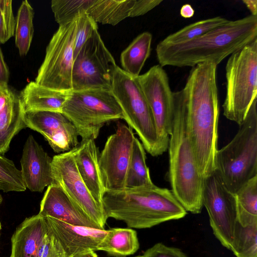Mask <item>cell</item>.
<instances>
[{
    "label": "cell",
    "mask_w": 257,
    "mask_h": 257,
    "mask_svg": "<svg viewBox=\"0 0 257 257\" xmlns=\"http://www.w3.org/2000/svg\"><path fill=\"white\" fill-rule=\"evenodd\" d=\"M217 66L214 62H206L191 67L182 89L190 137L198 170L204 179L215 172L218 150Z\"/></svg>",
    "instance_id": "6da1fadb"
},
{
    "label": "cell",
    "mask_w": 257,
    "mask_h": 257,
    "mask_svg": "<svg viewBox=\"0 0 257 257\" xmlns=\"http://www.w3.org/2000/svg\"><path fill=\"white\" fill-rule=\"evenodd\" d=\"M257 39V16H247L211 30L189 41L177 44L159 43L157 60L162 67H191L225 58Z\"/></svg>",
    "instance_id": "7a4b0ae2"
},
{
    "label": "cell",
    "mask_w": 257,
    "mask_h": 257,
    "mask_svg": "<svg viewBox=\"0 0 257 257\" xmlns=\"http://www.w3.org/2000/svg\"><path fill=\"white\" fill-rule=\"evenodd\" d=\"M174 112L169 150L168 179L171 191L186 210L200 213L204 179L197 165L187 124L183 91L173 92Z\"/></svg>",
    "instance_id": "3957f363"
},
{
    "label": "cell",
    "mask_w": 257,
    "mask_h": 257,
    "mask_svg": "<svg viewBox=\"0 0 257 257\" xmlns=\"http://www.w3.org/2000/svg\"><path fill=\"white\" fill-rule=\"evenodd\" d=\"M103 207L107 218L122 221L128 228H150L184 217L186 210L171 190L154 183L119 191L105 192Z\"/></svg>",
    "instance_id": "277c9868"
},
{
    "label": "cell",
    "mask_w": 257,
    "mask_h": 257,
    "mask_svg": "<svg viewBox=\"0 0 257 257\" xmlns=\"http://www.w3.org/2000/svg\"><path fill=\"white\" fill-rule=\"evenodd\" d=\"M256 101L252 103L233 138L216 154L215 172L234 194L257 176Z\"/></svg>",
    "instance_id": "5b68a950"
},
{
    "label": "cell",
    "mask_w": 257,
    "mask_h": 257,
    "mask_svg": "<svg viewBox=\"0 0 257 257\" xmlns=\"http://www.w3.org/2000/svg\"><path fill=\"white\" fill-rule=\"evenodd\" d=\"M223 115L240 125L257 99V39L229 56Z\"/></svg>",
    "instance_id": "8992f818"
},
{
    "label": "cell",
    "mask_w": 257,
    "mask_h": 257,
    "mask_svg": "<svg viewBox=\"0 0 257 257\" xmlns=\"http://www.w3.org/2000/svg\"><path fill=\"white\" fill-rule=\"evenodd\" d=\"M111 91L121 109L123 119L135 131L145 150L154 157L162 155L166 150L159 138L152 111L138 78L117 66Z\"/></svg>",
    "instance_id": "52a82bcc"
},
{
    "label": "cell",
    "mask_w": 257,
    "mask_h": 257,
    "mask_svg": "<svg viewBox=\"0 0 257 257\" xmlns=\"http://www.w3.org/2000/svg\"><path fill=\"white\" fill-rule=\"evenodd\" d=\"M61 112L82 140L96 139L104 124L123 118L112 91L102 89L70 91Z\"/></svg>",
    "instance_id": "ba28073f"
},
{
    "label": "cell",
    "mask_w": 257,
    "mask_h": 257,
    "mask_svg": "<svg viewBox=\"0 0 257 257\" xmlns=\"http://www.w3.org/2000/svg\"><path fill=\"white\" fill-rule=\"evenodd\" d=\"M77 18L59 26L46 50L35 82L61 91L72 90V68Z\"/></svg>",
    "instance_id": "9c48e42d"
},
{
    "label": "cell",
    "mask_w": 257,
    "mask_h": 257,
    "mask_svg": "<svg viewBox=\"0 0 257 257\" xmlns=\"http://www.w3.org/2000/svg\"><path fill=\"white\" fill-rule=\"evenodd\" d=\"M117 66L98 30L95 31L74 59L72 91H111L113 75Z\"/></svg>",
    "instance_id": "30bf717a"
},
{
    "label": "cell",
    "mask_w": 257,
    "mask_h": 257,
    "mask_svg": "<svg viewBox=\"0 0 257 257\" xmlns=\"http://www.w3.org/2000/svg\"><path fill=\"white\" fill-rule=\"evenodd\" d=\"M202 202L214 235L224 247L230 249L237 222L235 194L228 189L215 172L204 179Z\"/></svg>",
    "instance_id": "8fae6325"
},
{
    "label": "cell",
    "mask_w": 257,
    "mask_h": 257,
    "mask_svg": "<svg viewBox=\"0 0 257 257\" xmlns=\"http://www.w3.org/2000/svg\"><path fill=\"white\" fill-rule=\"evenodd\" d=\"M99 153L98 163L105 192L125 189V180L135 138L133 129L118 122Z\"/></svg>",
    "instance_id": "7c38bea8"
},
{
    "label": "cell",
    "mask_w": 257,
    "mask_h": 257,
    "mask_svg": "<svg viewBox=\"0 0 257 257\" xmlns=\"http://www.w3.org/2000/svg\"><path fill=\"white\" fill-rule=\"evenodd\" d=\"M137 78L152 111L160 141L167 151L174 112L173 92L168 75L158 64Z\"/></svg>",
    "instance_id": "4fadbf2b"
},
{
    "label": "cell",
    "mask_w": 257,
    "mask_h": 257,
    "mask_svg": "<svg viewBox=\"0 0 257 257\" xmlns=\"http://www.w3.org/2000/svg\"><path fill=\"white\" fill-rule=\"evenodd\" d=\"M52 173L55 184L102 229L108 219L103 206L98 203L81 178L73 157L72 150L54 156Z\"/></svg>",
    "instance_id": "5bb4252c"
},
{
    "label": "cell",
    "mask_w": 257,
    "mask_h": 257,
    "mask_svg": "<svg viewBox=\"0 0 257 257\" xmlns=\"http://www.w3.org/2000/svg\"><path fill=\"white\" fill-rule=\"evenodd\" d=\"M27 127L42 135L53 151L69 152L79 144L78 134L73 123L60 112H25Z\"/></svg>",
    "instance_id": "9a60e30c"
},
{
    "label": "cell",
    "mask_w": 257,
    "mask_h": 257,
    "mask_svg": "<svg viewBox=\"0 0 257 257\" xmlns=\"http://www.w3.org/2000/svg\"><path fill=\"white\" fill-rule=\"evenodd\" d=\"M45 217L48 230L58 240L66 257L96 251L108 232V230L73 225L52 217Z\"/></svg>",
    "instance_id": "2e32d148"
},
{
    "label": "cell",
    "mask_w": 257,
    "mask_h": 257,
    "mask_svg": "<svg viewBox=\"0 0 257 257\" xmlns=\"http://www.w3.org/2000/svg\"><path fill=\"white\" fill-rule=\"evenodd\" d=\"M51 158L30 135L24 146L21 159V174L26 188L32 192H41L55 183L52 173Z\"/></svg>",
    "instance_id": "e0dca14e"
},
{
    "label": "cell",
    "mask_w": 257,
    "mask_h": 257,
    "mask_svg": "<svg viewBox=\"0 0 257 257\" xmlns=\"http://www.w3.org/2000/svg\"><path fill=\"white\" fill-rule=\"evenodd\" d=\"M39 213L73 225L102 229L55 183L48 186Z\"/></svg>",
    "instance_id": "ac0fdd59"
},
{
    "label": "cell",
    "mask_w": 257,
    "mask_h": 257,
    "mask_svg": "<svg viewBox=\"0 0 257 257\" xmlns=\"http://www.w3.org/2000/svg\"><path fill=\"white\" fill-rule=\"evenodd\" d=\"M72 151L81 178L96 201L103 206L105 191L99 167V150L94 140H82Z\"/></svg>",
    "instance_id": "d6986e66"
},
{
    "label": "cell",
    "mask_w": 257,
    "mask_h": 257,
    "mask_svg": "<svg viewBox=\"0 0 257 257\" xmlns=\"http://www.w3.org/2000/svg\"><path fill=\"white\" fill-rule=\"evenodd\" d=\"M47 230L45 217L40 213L26 218L11 237L10 257H38L41 241Z\"/></svg>",
    "instance_id": "ffe728a7"
},
{
    "label": "cell",
    "mask_w": 257,
    "mask_h": 257,
    "mask_svg": "<svg viewBox=\"0 0 257 257\" xmlns=\"http://www.w3.org/2000/svg\"><path fill=\"white\" fill-rule=\"evenodd\" d=\"M70 92L52 89L32 81L22 90L19 99L25 112H61Z\"/></svg>",
    "instance_id": "44dd1931"
},
{
    "label": "cell",
    "mask_w": 257,
    "mask_h": 257,
    "mask_svg": "<svg viewBox=\"0 0 257 257\" xmlns=\"http://www.w3.org/2000/svg\"><path fill=\"white\" fill-rule=\"evenodd\" d=\"M25 111L13 93L4 107L0 110V155L6 153L14 137L27 127Z\"/></svg>",
    "instance_id": "7402d4cb"
},
{
    "label": "cell",
    "mask_w": 257,
    "mask_h": 257,
    "mask_svg": "<svg viewBox=\"0 0 257 257\" xmlns=\"http://www.w3.org/2000/svg\"><path fill=\"white\" fill-rule=\"evenodd\" d=\"M139 247L136 230L131 228H112L108 230L96 250L104 251L116 257H123L134 254Z\"/></svg>",
    "instance_id": "603a6c76"
},
{
    "label": "cell",
    "mask_w": 257,
    "mask_h": 257,
    "mask_svg": "<svg viewBox=\"0 0 257 257\" xmlns=\"http://www.w3.org/2000/svg\"><path fill=\"white\" fill-rule=\"evenodd\" d=\"M135 0H91L86 13L97 23L116 25L130 17Z\"/></svg>",
    "instance_id": "cb8c5ba5"
},
{
    "label": "cell",
    "mask_w": 257,
    "mask_h": 257,
    "mask_svg": "<svg viewBox=\"0 0 257 257\" xmlns=\"http://www.w3.org/2000/svg\"><path fill=\"white\" fill-rule=\"evenodd\" d=\"M152 35L145 32L138 35L121 52L122 69L135 77L140 75L146 60L150 55Z\"/></svg>",
    "instance_id": "d4e9b609"
},
{
    "label": "cell",
    "mask_w": 257,
    "mask_h": 257,
    "mask_svg": "<svg viewBox=\"0 0 257 257\" xmlns=\"http://www.w3.org/2000/svg\"><path fill=\"white\" fill-rule=\"evenodd\" d=\"M237 222L245 226L257 223V176L235 194Z\"/></svg>",
    "instance_id": "484cf974"
},
{
    "label": "cell",
    "mask_w": 257,
    "mask_h": 257,
    "mask_svg": "<svg viewBox=\"0 0 257 257\" xmlns=\"http://www.w3.org/2000/svg\"><path fill=\"white\" fill-rule=\"evenodd\" d=\"M145 149L135 137L126 180L125 189H132L153 184L146 162Z\"/></svg>",
    "instance_id": "4316f807"
},
{
    "label": "cell",
    "mask_w": 257,
    "mask_h": 257,
    "mask_svg": "<svg viewBox=\"0 0 257 257\" xmlns=\"http://www.w3.org/2000/svg\"><path fill=\"white\" fill-rule=\"evenodd\" d=\"M34 10L29 2H22L16 19L15 43L21 56L29 51L34 34Z\"/></svg>",
    "instance_id": "83f0119b"
},
{
    "label": "cell",
    "mask_w": 257,
    "mask_h": 257,
    "mask_svg": "<svg viewBox=\"0 0 257 257\" xmlns=\"http://www.w3.org/2000/svg\"><path fill=\"white\" fill-rule=\"evenodd\" d=\"M229 20L217 16L191 24L167 36L160 43L177 44L198 38L216 27L227 23Z\"/></svg>",
    "instance_id": "f1b7e54d"
},
{
    "label": "cell",
    "mask_w": 257,
    "mask_h": 257,
    "mask_svg": "<svg viewBox=\"0 0 257 257\" xmlns=\"http://www.w3.org/2000/svg\"><path fill=\"white\" fill-rule=\"evenodd\" d=\"M230 250L236 257H257V223L243 226L237 222Z\"/></svg>",
    "instance_id": "f546056e"
},
{
    "label": "cell",
    "mask_w": 257,
    "mask_h": 257,
    "mask_svg": "<svg viewBox=\"0 0 257 257\" xmlns=\"http://www.w3.org/2000/svg\"><path fill=\"white\" fill-rule=\"evenodd\" d=\"M91 0H53L51 9L59 26L75 20L79 14L86 12Z\"/></svg>",
    "instance_id": "4dcf8cb0"
},
{
    "label": "cell",
    "mask_w": 257,
    "mask_h": 257,
    "mask_svg": "<svg viewBox=\"0 0 257 257\" xmlns=\"http://www.w3.org/2000/svg\"><path fill=\"white\" fill-rule=\"evenodd\" d=\"M26 188L21 170L12 160L0 155V190L23 192Z\"/></svg>",
    "instance_id": "1f68e13d"
},
{
    "label": "cell",
    "mask_w": 257,
    "mask_h": 257,
    "mask_svg": "<svg viewBox=\"0 0 257 257\" xmlns=\"http://www.w3.org/2000/svg\"><path fill=\"white\" fill-rule=\"evenodd\" d=\"M98 30L97 23L85 12L80 13L77 18V26L74 40V59L85 43L93 33Z\"/></svg>",
    "instance_id": "d6a6232c"
},
{
    "label": "cell",
    "mask_w": 257,
    "mask_h": 257,
    "mask_svg": "<svg viewBox=\"0 0 257 257\" xmlns=\"http://www.w3.org/2000/svg\"><path fill=\"white\" fill-rule=\"evenodd\" d=\"M16 20L12 1L0 0V44H4L14 35Z\"/></svg>",
    "instance_id": "836d02e7"
},
{
    "label": "cell",
    "mask_w": 257,
    "mask_h": 257,
    "mask_svg": "<svg viewBox=\"0 0 257 257\" xmlns=\"http://www.w3.org/2000/svg\"><path fill=\"white\" fill-rule=\"evenodd\" d=\"M38 257H66L60 243L48 229L41 241Z\"/></svg>",
    "instance_id": "e575fe53"
},
{
    "label": "cell",
    "mask_w": 257,
    "mask_h": 257,
    "mask_svg": "<svg viewBox=\"0 0 257 257\" xmlns=\"http://www.w3.org/2000/svg\"><path fill=\"white\" fill-rule=\"evenodd\" d=\"M143 257H188L180 249L158 242L146 250Z\"/></svg>",
    "instance_id": "d590c367"
},
{
    "label": "cell",
    "mask_w": 257,
    "mask_h": 257,
    "mask_svg": "<svg viewBox=\"0 0 257 257\" xmlns=\"http://www.w3.org/2000/svg\"><path fill=\"white\" fill-rule=\"evenodd\" d=\"M162 2L161 0H135L130 17L144 15L157 7Z\"/></svg>",
    "instance_id": "8d00e7d4"
},
{
    "label": "cell",
    "mask_w": 257,
    "mask_h": 257,
    "mask_svg": "<svg viewBox=\"0 0 257 257\" xmlns=\"http://www.w3.org/2000/svg\"><path fill=\"white\" fill-rule=\"evenodd\" d=\"M9 71L0 47V88L8 87Z\"/></svg>",
    "instance_id": "74e56055"
},
{
    "label": "cell",
    "mask_w": 257,
    "mask_h": 257,
    "mask_svg": "<svg viewBox=\"0 0 257 257\" xmlns=\"http://www.w3.org/2000/svg\"><path fill=\"white\" fill-rule=\"evenodd\" d=\"M195 11L190 4H185L182 6L180 10V16L184 18H190L194 15Z\"/></svg>",
    "instance_id": "f35d334b"
},
{
    "label": "cell",
    "mask_w": 257,
    "mask_h": 257,
    "mask_svg": "<svg viewBox=\"0 0 257 257\" xmlns=\"http://www.w3.org/2000/svg\"><path fill=\"white\" fill-rule=\"evenodd\" d=\"M242 2L250 11L251 15L257 16V1L256 0H242Z\"/></svg>",
    "instance_id": "ab89813d"
},
{
    "label": "cell",
    "mask_w": 257,
    "mask_h": 257,
    "mask_svg": "<svg viewBox=\"0 0 257 257\" xmlns=\"http://www.w3.org/2000/svg\"><path fill=\"white\" fill-rule=\"evenodd\" d=\"M70 257H98L94 251H90L78 254H75Z\"/></svg>",
    "instance_id": "60d3db41"
},
{
    "label": "cell",
    "mask_w": 257,
    "mask_h": 257,
    "mask_svg": "<svg viewBox=\"0 0 257 257\" xmlns=\"http://www.w3.org/2000/svg\"><path fill=\"white\" fill-rule=\"evenodd\" d=\"M2 202H3V198H2V195L0 194V205L2 204Z\"/></svg>",
    "instance_id": "b9f144b4"
},
{
    "label": "cell",
    "mask_w": 257,
    "mask_h": 257,
    "mask_svg": "<svg viewBox=\"0 0 257 257\" xmlns=\"http://www.w3.org/2000/svg\"><path fill=\"white\" fill-rule=\"evenodd\" d=\"M1 230H2V224H1V222L0 221V238H1Z\"/></svg>",
    "instance_id": "7bdbcfd3"
},
{
    "label": "cell",
    "mask_w": 257,
    "mask_h": 257,
    "mask_svg": "<svg viewBox=\"0 0 257 257\" xmlns=\"http://www.w3.org/2000/svg\"><path fill=\"white\" fill-rule=\"evenodd\" d=\"M135 257H143V255H138V256H136Z\"/></svg>",
    "instance_id": "ee69618b"
}]
</instances>
